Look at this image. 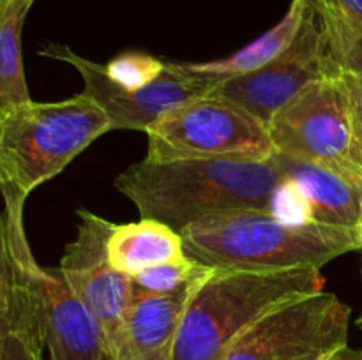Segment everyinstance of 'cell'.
Wrapping results in <instances>:
<instances>
[{"mask_svg": "<svg viewBox=\"0 0 362 360\" xmlns=\"http://www.w3.org/2000/svg\"><path fill=\"white\" fill-rule=\"evenodd\" d=\"M285 186L274 159H177L144 161L124 169L115 187L136 205L140 217L154 219L175 232L239 210H274Z\"/></svg>", "mask_w": 362, "mask_h": 360, "instance_id": "6da1fadb", "label": "cell"}, {"mask_svg": "<svg viewBox=\"0 0 362 360\" xmlns=\"http://www.w3.org/2000/svg\"><path fill=\"white\" fill-rule=\"evenodd\" d=\"M189 258L216 268L279 270L322 268L341 254L359 251L356 229L292 221L272 210L212 215L180 232Z\"/></svg>", "mask_w": 362, "mask_h": 360, "instance_id": "7a4b0ae2", "label": "cell"}, {"mask_svg": "<svg viewBox=\"0 0 362 360\" xmlns=\"http://www.w3.org/2000/svg\"><path fill=\"white\" fill-rule=\"evenodd\" d=\"M320 268H216L191 300L172 360H221L237 337L278 307L324 292Z\"/></svg>", "mask_w": 362, "mask_h": 360, "instance_id": "3957f363", "label": "cell"}, {"mask_svg": "<svg viewBox=\"0 0 362 360\" xmlns=\"http://www.w3.org/2000/svg\"><path fill=\"white\" fill-rule=\"evenodd\" d=\"M112 129L105 109L85 92L0 109V187L28 198Z\"/></svg>", "mask_w": 362, "mask_h": 360, "instance_id": "277c9868", "label": "cell"}, {"mask_svg": "<svg viewBox=\"0 0 362 360\" xmlns=\"http://www.w3.org/2000/svg\"><path fill=\"white\" fill-rule=\"evenodd\" d=\"M4 214L0 251L13 258L39 296L49 360H113L98 318L74 293L59 267L45 268L35 261L23 226L27 198L2 189Z\"/></svg>", "mask_w": 362, "mask_h": 360, "instance_id": "5b68a950", "label": "cell"}, {"mask_svg": "<svg viewBox=\"0 0 362 360\" xmlns=\"http://www.w3.org/2000/svg\"><path fill=\"white\" fill-rule=\"evenodd\" d=\"M151 161L233 159L267 161L274 154L269 127L247 109L218 95H202L156 120L145 131Z\"/></svg>", "mask_w": 362, "mask_h": 360, "instance_id": "8992f818", "label": "cell"}, {"mask_svg": "<svg viewBox=\"0 0 362 360\" xmlns=\"http://www.w3.org/2000/svg\"><path fill=\"white\" fill-rule=\"evenodd\" d=\"M267 127L279 154L317 162L362 184V154L343 73L303 88Z\"/></svg>", "mask_w": 362, "mask_h": 360, "instance_id": "52a82bcc", "label": "cell"}, {"mask_svg": "<svg viewBox=\"0 0 362 360\" xmlns=\"http://www.w3.org/2000/svg\"><path fill=\"white\" fill-rule=\"evenodd\" d=\"M349 323L350 307L324 289L258 320L221 360H324L349 344Z\"/></svg>", "mask_w": 362, "mask_h": 360, "instance_id": "ba28073f", "label": "cell"}, {"mask_svg": "<svg viewBox=\"0 0 362 360\" xmlns=\"http://www.w3.org/2000/svg\"><path fill=\"white\" fill-rule=\"evenodd\" d=\"M39 55L69 64L80 73L85 94L90 95L112 120L113 129L147 131L156 120L214 88L204 78L189 73L184 64L165 62L163 73L145 87L131 90L110 76L106 66L95 64L66 44L48 42Z\"/></svg>", "mask_w": 362, "mask_h": 360, "instance_id": "9c48e42d", "label": "cell"}, {"mask_svg": "<svg viewBox=\"0 0 362 360\" xmlns=\"http://www.w3.org/2000/svg\"><path fill=\"white\" fill-rule=\"evenodd\" d=\"M317 11L310 6L292 44L267 66L219 81L209 94L228 99L269 126L272 116L313 81L341 74Z\"/></svg>", "mask_w": 362, "mask_h": 360, "instance_id": "30bf717a", "label": "cell"}, {"mask_svg": "<svg viewBox=\"0 0 362 360\" xmlns=\"http://www.w3.org/2000/svg\"><path fill=\"white\" fill-rule=\"evenodd\" d=\"M76 215L80 217L78 235L66 246L59 268L98 318L113 356L133 306V279L110 263L108 242L115 222L85 208L76 210Z\"/></svg>", "mask_w": 362, "mask_h": 360, "instance_id": "8fae6325", "label": "cell"}, {"mask_svg": "<svg viewBox=\"0 0 362 360\" xmlns=\"http://www.w3.org/2000/svg\"><path fill=\"white\" fill-rule=\"evenodd\" d=\"M214 272L216 267H212L175 292L134 295L113 360H172L184 314L198 289Z\"/></svg>", "mask_w": 362, "mask_h": 360, "instance_id": "7c38bea8", "label": "cell"}, {"mask_svg": "<svg viewBox=\"0 0 362 360\" xmlns=\"http://www.w3.org/2000/svg\"><path fill=\"white\" fill-rule=\"evenodd\" d=\"M272 159L285 179L283 189L303 207V221L356 228L361 215L362 184L317 162L279 152H274Z\"/></svg>", "mask_w": 362, "mask_h": 360, "instance_id": "4fadbf2b", "label": "cell"}, {"mask_svg": "<svg viewBox=\"0 0 362 360\" xmlns=\"http://www.w3.org/2000/svg\"><path fill=\"white\" fill-rule=\"evenodd\" d=\"M39 296L23 268L0 251V360H42Z\"/></svg>", "mask_w": 362, "mask_h": 360, "instance_id": "5bb4252c", "label": "cell"}, {"mask_svg": "<svg viewBox=\"0 0 362 360\" xmlns=\"http://www.w3.org/2000/svg\"><path fill=\"white\" fill-rule=\"evenodd\" d=\"M110 263L119 272L136 275L156 265L186 256L182 235L154 219L115 224L108 242Z\"/></svg>", "mask_w": 362, "mask_h": 360, "instance_id": "9a60e30c", "label": "cell"}, {"mask_svg": "<svg viewBox=\"0 0 362 360\" xmlns=\"http://www.w3.org/2000/svg\"><path fill=\"white\" fill-rule=\"evenodd\" d=\"M308 9H310V0H292L288 11L278 25H274L271 30H267L237 53L226 59L211 60V62L184 64V67L214 87L219 81L232 80V78L258 71L292 44L303 27Z\"/></svg>", "mask_w": 362, "mask_h": 360, "instance_id": "2e32d148", "label": "cell"}, {"mask_svg": "<svg viewBox=\"0 0 362 360\" xmlns=\"http://www.w3.org/2000/svg\"><path fill=\"white\" fill-rule=\"evenodd\" d=\"M35 0H0V109L32 101L21 60V30Z\"/></svg>", "mask_w": 362, "mask_h": 360, "instance_id": "e0dca14e", "label": "cell"}, {"mask_svg": "<svg viewBox=\"0 0 362 360\" xmlns=\"http://www.w3.org/2000/svg\"><path fill=\"white\" fill-rule=\"evenodd\" d=\"M311 7L320 18L339 69L362 83V20L329 4Z\"/></svg>", "mask_w": 362, "mask_h": 360, "instance_id": "ac0fdd59", "label": "cell"}, {"mask_svg": "<svg viewBox=\"0 0 362 360\" xmlns=\"http://www.w3.org/2000/svg\"><path fill=\"white\" fill-rule=\"evenodd\" d=\"M211 265L200 263L186 254L184 258L168 263L156 265L133 275L134 295H163L179 289L197 275L211 270Z\"/></svg>", "mask_w": 362, "mask_h": 360, "instance_id": "d6986e66", "label": "cell"}, {"mask_svg": "<svg viewBox=\"0 0 362 360\" xmlns=\"http://www.w3.org/2000/svg\"><path fill=\"white\" fill-rule=\"evenodd\" d=\"M110 76L131 90L154 81L165 69V62L145 53H122L106 66Z\"/></svg>", "mask_w": 362, "mask_h": 360, "instance_id": "ffe728a7", "label": "cell"}, {"mask_svg": "<svg viewBox=\"0 0 362 360\" xmlns=\"http://www.w3.org/2000/svg\"><path fill=\"white\" fill-rule=\"evenodd\" d=\"M345 76L346 88H349V97H350V109H352V120H354V129H356L357 143H359L361 154H362V83L352 74L343 73Z\"/></svg>", "mask_w": 362, "mask_h": 360, "instance_id": "44dd1931", "label": "cell"}, {"mask_svg": "<svg viewBox=\"0 0 362 360\" xmlns=\"http://www.w3.org/2000/svg\"><path fill=\"white\" fill-rule=\"evenodd\" d=\"M320 4L334 6L338 7L339 11H343V13L362 20V0H317V2L310 4V6H320Z\"/></svg>", "mask_w": 362, "mask_h": 360, "instance_id": "7402d4cb", "label": "cell"}, {"mask_svg": "<svg viewBox=\"0 0 362 360\" xmlns=\"http://www.w3.org/2000/svg\"><path fill=\"white\" fill-rule=\"evenodd\" d=\"M324 360H362V349H354L346 344L343 348L336 349L334 353H331Z\"/></svg>", "mask_w": 362, "mask_h": 360, "instance_id": "603a6c76", "label": "cell"}, {"mask_svg": "<svg viewBox=\"0 0 362 360\" xmlns=\"http://www.w3.org/2000/svg\"><path fill=\"white\" fill-rule=\"evenodd\" d=\"M356 235L357 239H359V244H361V249H362V203H361V215H359V221H357L356 224Z\"/></svg>", "mask_w": 362, "mask_h": 360, "instance_id": "cb8c5ba5", "label": "cell"}, {"mask_svg": "<svg viewBox=\"0 0 362 360\" xmlns=\"http://www.w3.org/2000/svg\"><path fill=\"white\" fill-rule=\"evenodd\" d=\"M357 327H359L361 330H362V313H361V316L357 318Z\"/></svg>", "mask_w": 362, "mask_h": 360, "instance_id": "d4e9b609", "label": "cell"}, {"mask_svg": "<svg viewBox=\"0 0 362 360\" xmlns=\"http://www.w3.org/2000/svg\"><path fill=\"white\" fill-rule=\"evenodd\" d=\"M313 2H317V0H310V4H313Z\"/></svg>", "mask_w": 362, "mask_h": 360, "instance_id": "484cf974", "label": "cell"}]
</instances>
